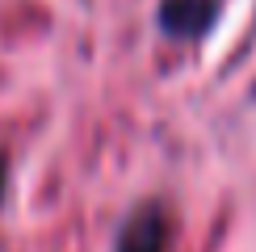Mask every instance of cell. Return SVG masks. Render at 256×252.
<instances>
[{"label":"cell","instance_id":"obj_1","mask_svg":"<svg viewBox=\"0 0 256 252\" xmlns=\"http://www.w3.org/2000/svg\"><path fill=\"white\" fill-rule=\"evenodd\" d=\"M218 17V0H160V30L180 42L202 38Z\"/></svg>","mask_w":256,"mask_h":252},{"label":"cell","instance_id":"obj_2","mask_svg":"<svg viewBox=\"0 0 256 252\" xmlns=\"http://www.w3.org/2000/svg\"><path fill=\"white\" fill-rule=\"evenodd\" d=\"M122 252H164V218L160 210H143L138 218H130L122 236Z\"/></svg>","mask_w":256,"mask_h":252},{"label":"cell","instance_id":"obj_3","mask_svg":"<svg viewBox=\"0 0 256 252\" xmlns=\"http://www.w3.org/2000/svg\"><path fill=\"white\" fill-rule=\"evenodd\" d=\"M0 189H4V160H0Z\"/></svg>","mask_w":256,"mask_h":252}]
</instances>
